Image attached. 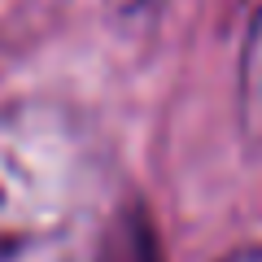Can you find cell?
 Returning <instances> with one entry per match:
<instances>
[{"label":"cell","mask_w":262,"mask_h":262,"mask_svg":"<svg viewBox=\"0 0 262 262\" xmlns=\"http://www.w3.org/2000/svg\"><path fill=\"white\" fill-rule=\"evenodd\" d=\"M101 184L92 127L53 101L0 114V262H57Z\"/></svg>","instance_id":"6da1fadb"},{"label":"cell","mask_w":262,"mask_h":262,"mask_svg":"<svg viewBox=\"0 0 262 262\" xmlns=\"http://www.w3.org/2000/svg\"><path fill=\"white\" fill-rule=\"evenodd\" d=\"M241 122L262 144V13L253 18L245 53H241Z\"/></svg>","instance_id":"7a4b0ae2"},{"label":"cell","mask_w":262,"mask_h":262,"mask_svg":"<svg viewBox=\"0 0 262 262\" xmlns=\"http://www.w3.org/2000/svg\"><path fill=\"white\" fill-rule=\"evenodd\" d=\"M223 262H262V245L258 249H241V253H232V258H223Z\"/></svg>","instance_id":"3957f363"}]
</instances>
